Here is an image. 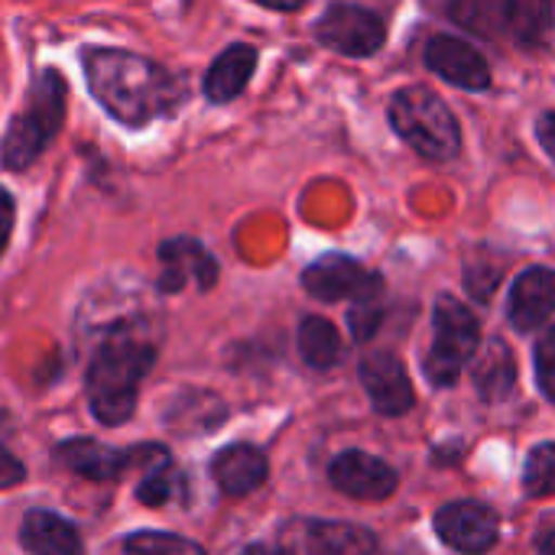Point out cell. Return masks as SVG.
Instances as JSON below:
<instances>
[{
	"label": "cell",
	"mask_w": 555,
	"mask_h": 555,
	"mask_svg": "<svg viewBox=\"0 0 555 555\" xmlns=\"http://www.w3.org/2000/svg\"><path fill=\"white\" fill-rule=\"evenodd\" d=\"M85 78L98 104L127 127H143L169 114L182 98L163 65L124 49H91L85 55Z\"/></svg>",
	"instance_id": "cell-1"
},
{
	"label": "cell",
	"mask_w": 555,
	"mask_h": 555,
	"mask_svg": "<svg viewBox=\"0 0 555 555\" xmlns=\"http://www.w3.org/2000/svg\"><path fill=\"white\" fill-rule=\"evenodd\" d=\"M156 361V351L146 338H140L133 328H111L101 341V348L91 358L88 367V403L98 423L117 426L133 416L137 393L143 377L150 374Z\"/></svg>",
	"instance_id": "cell-2"
},
{
	"label": "cell",
	"mask_w": 555,
	"mask_h": 555,
	"mask_svg": "<svg viewBox=\"0 0 555 555\" xmlns=\"http://www.w3.org/2000/svg\"><path fill=\"white\" fill-rule=\"evenodd\" d=\"M390 124L397 137L423 159L449 163L462 150V130L455 114L436 91L423 85L400 88L390 98Z\"/></svg>",
	"instance_id": "cell-3"
},
{
	"label": "cell",
	"mask_w": 555,
	"mask_h": 555,
	"mask_svg": "<svg viewBox=\"0 0 555 555\" xmlns=\"http://www.w3.org/2000/svg\"><path fill=\"white\" fill-rule=\"evenodd\" d=\"M65 117V81L59 72H42L29 94L26 107L10 120L3 143H0V163L7 169H26L39 159V153L52 143L55 130Z\"/></svg>",
	"instance_id": "cell-4"
},
{
	"label": "cell",
	"mask_w": 555,
	"mask_h": 555,
	"mask_svg": "<svg viewBox=\"0 0 555 555\" xmlns=\"http://www.w3.org/2000/svg\"><path fill=\"white\" fill-rule=\"evenodd\" d=\"M478 338H481L478 319L472 315V309L452 296H442L436 302V338H433V348L423 361L429 380L436 387L455 384L459 371L475 358Z\"/></svg>",
	"instance_id": "cell-5"
},
{
	"label": "cell",
	"mask_w": 555,
	"mask_h": 555,
	"mask_svg": "<svg viewBox=\"0 0 555 555\" xmlns=\"http://www.w3.org/2000/svg\"><path fill=\"white\" fill-rule=\"evenodd\" d=\"M59 462L65 468H72L75 475L88 478V481H114L120 478L127 468L140 465L143 472L150 468H159L169 462L166 449H156V446H140V449H111V446H101L94 439H72L65 446H59Z\"/></svg>",
	"instance_id": "cell-6"
},
{
	"label": "cell",
	"mask_w": 555,
	"mask_h": 555,
	"mask_svg": "<svg viewBox=\"0 0 555 555\" xmlns=\"http://www.w3.org/2000/svg\"><path fill=\"white\" fill-rule=\"evenodd\" d=\"M319 39L322 46L341 52V55H374L384 42H387V26L377 13L364 10V7H351V3H335L325 10V16L319 20Z\"/></svg>",
	"instance_id": "cell-7"
},
{
	"label": "cell",
	"mask_w": 555,
	"mask_h": 555,
	"mask_svg": "<svg viewBox=\"0 0 555 555\" xmlns=\"http://www.w3.org/2000/svg\"><path fill=\"white\" fill-rule=\"evenodd\" d=\"M302 286L322 299V302H338V299H374L380 293V280L374 273H367L358 260L332 254L315 260L306 273H302Z\"/></svg>",
	"instance_id": "cell-8"
},
{
	"label": "cell",
	"mask_w": 555,
	"mask_h": 555,
	"mask_svg": "<svg viewBox=\"0 0 555 555\" xmlns=\"http://www.w3.org/2000/svg\"><path fill=\"white\" fill-rule=\"evenodd\" d=\"M436 530L446 546L465 555L488 553L498 543V517L491 507H485L478 501L446 504L436 514Z\"/></svg>",
	"instance_id": "cell-9"
},
{
	"label": "cell",
	"mask_w": 555,
	"mask_h": 555,
	"mask_svg": "<svg viewBox=\"0 0 555 555\" xmlns=\"http://www.w3.org/2000/svg\"><path fill=\"white\" fill-rule=\"evenodd\" d=\"M426 65L439 78H446L449 85L465 88V91H485L491 85V68H488L485 55L455 36H433L426 42Z\"/></svg>",
	"instance_id": "cell-10"
},
{
	"label": "cell",
	"mask_w": 555,
	"mask_h": 555,
	"mask_svg": "<svg viewBox=\"0 0 555 555\" xmlns=\"http://www.w3.org/2000/svg\"><path fill=\"white\" fill-rule=\"evenodd\" d=\"M361 384L384 416H400L413 406V384L406 377V367L390 351H374L361 364Z\"/></svg>",
	"instance_id": "cell-11"
},
{
	"label": "cell",
	"mask_w": 555,
	"mask_h": 555,
	"mask_svg": "<svg viewBox=\"0 0 555 555\" xmlns=\"http://www.w3.org/2000/svg\"><path fill=\"white\" fill-rule=\"evenodd\" d=\"M332 485L354 501H384L397 491V472L364 452H345L332 462Z\"/></svg>",
	"instance_id": "cell-12"
},
{
	"label": "cell",
	"mask_w": 555,
	"mask_h": 555,
	"mask_svg": "<svg viewBox=\"0 0 555 555\" xmlns=\"http://www.w3.org/2000/svg\"><path fill=\"white\" fill-rule=\"evenodd\" d=\"M159 263H163L159 289H166V293H179L189 283H195L198 289H211L218 280L215 257L198 241H189V237L166 241L159 247Z\"/></svg>",
	"instance_id": "cell-13"
},
{
	"label": "cell",
	"mask_w": 555,
	"mask_h": 555,
	"mask_svg": "<svg viewBox=\"0 0 555 555\" xmlns=\"http://www.w3.org/2000/svg\"><path fill=\"white\" fill-rule=\"evenodd\" d=\"M555 312V273L550 267H530L517 276L507 302V315L514 328L533 332L543 322H550Z\"/></svg>",
	"instance_id": "cell-14"
},
{
	"label": "cell",
	"mask_w": 555,
	"mask_h": 555,
	"mask_svg": "<svg viewBox=\"0 0 555 555\" xmlns=\"http://www.w3.org/2000/svg\"><path fill=\"white\" fill-rule=\"evenodd\" d=\"M254 68H257V49H254V46H247V42L228 46V49L211 62V68H208V75H205V94H208V101H215V104L234 101V98L247 88Z\"/></svg>",
	"instance_id": "cell-15"
},
{
	"label": "cell",
	"mask_w": 555,
	"mask_h": 555,
	"mask_svg": "<svg viewBox=\"0 0 555 555\" xmlns=\"http://www.w3.org/2000/svg\"><path fill=\"white\" fill-rule=\"evenodd\" d=\"M211 475L218 481V488L231 498H244L250 491H257L267 478V459L260 449L254 446H228L218 452Z\"/></svg>",
	"instance_id": "cell-16"
},
{
	"label": "cell",
	"mask_w": 555,
	"mask_h": 555,
	"mask_svg": "<svg viewBox=\"0 0 555 555\" xmlns=\"http://www.w3.org/2000/svg\"><path fill=\"white\" fill-rule=\"evenodd\" d=\"M20 540L26 546L29 555H81V537L78 530L49 514V511H29L26 520H23V530H20Z\"/></svg>",
	"instance_id": "cell-17"
},
{
	"label": "cell",
	"mask_w": 555,
	"mask_h": 555,
	"mask_svg": "<svg viewBox=\"0 0 555 555\" xmlns=\"http://www.w3.org/2000/svg\"><path fill=\"white\" fill-rule=\"evenodd\" d=\"M517 384V364L504 341H488L485 351H478L475 361V387L488 403L504 400Z\"/></svg>",
	"instance_id": "cell-18"
},
{
	"label": "cell",
	"mask_w": 555,
	"mask_h": 555,
	"mask_svg": "<svg viewBox=\"0 0 555 555\" xmlns=\"http://www.w3.org/2000/svg\"><path fill=\"white\" fill-rule=\"evenodd\" d=\"M306 555H374V540L345 524H312L306 530Z\"/></svg>",
	"instance_id": "cell-19"
},
{
	"label": "cell",
	"mask_w": 555,
	"mask_h": 555,
	"mask_svg": "<svg viewBox=\"0 0 555 555\" xmlns=\"http://www.w3.org/2000/svg\"><path fill=\"white\" fill-rule=\"evenodd\" d=\"M507 33L524 46H540L553 29V0H507Z\"/></svg>",
	"instance_id": "cell-20"
},
{
	"label": "cell",
	"mask_w": 555,
	"mask_h": 555,
	"mask_svg": "<svg viewBox=\"0 0 555 555\" xmlns=\"http://www.w3.org/2000/svg\"><path fill=\"white\" fill-rule=\"evenodd\" d=\"M299 351H302L306 364L325 371V367H332L341 358V335H338V328L328 319L309 315L299 325Z\"/></svg>",
	"instance_id": "cell-21"
},
{
	"label": "cell",
	"mask_w": 555,
	"mask_h": 555,
	"mask_svg": "<svg viewBox=\"0 0 555 555\" xmlns=\"http://www.w3.org/2000/svg\"><path fill=\"white\" fill-rule=\"evenodd\" d=\"M507 0H452L449 13L459 26L478 36H498L507 29Z\"/></svg>",
	"instance_id": "cell-22"
},
{
	"label": "cell",
	"mask_w": 555,
	"mask_h": 555,
	"mask_svg": "<svg viewBox=\"0 0 555 555\" xmlns=\"http://www.w3.org/2000/svg\"><path fill=\"white\" fill-rule=\"evenodd\" d=\"M127 555H205V550L192 540H182L176 533L159 530H140L124 543Z\"/></svg>",
	"instance_id": "cell-23"
},
{
	"label": "cell",
	"mask_w": 555,
	"mask_h": 555,
	"mask_svg": "<svg viewBox=\"0 0 555 555\" xmlns=\"http://www.w3.org/2000/svg\"><path fill=\"white\" fill-rule=\"evenodd\" d=\"M530 498H553L555 494V446H537L527 459L524 475Z\"/></svg>",
	"instance_id": "cell-24"
},
{
	"label": "cell",
	"mask_w": 555,
	"mask_h": 555,
	"mask_svg": "<svg viewBox=\"0 0 555 555\" xmlns=\"http://www.w3.org/2000/svg\"><path fill=\"white\" fill-rule=\"evenodd\" d=\"M137 498H140L146 507H163L166 501L176 498V475H172L169 462L159 465V468L143 472V481H140V488H137Z\"/></svg>",
	"instance_id": "cell-25"
},
{
	"label": "cell",
	"mask_w": 555,
	"mask_h": 555,
	"mask_svg": "<svg viewBox=\"0 0 555 555\" xmlns=\"http://www.w3.org/2000/svg\"><path fill=\"white\" fill-rule=\"evenodd\" d=\"M537 377H540L543 393L555 400V328H550L537 341Z\"/></svg>",
	"instance_id": "cell-26"
},
{
	"label": "cell",
	"mask_w": 555,
	"mask_h": 555,
	"mask_svg": "<svg viewBox=\"0 0 555 555\" xmlns=\"http://www.w3.org/2000/svg\"><path fill=\"white\" fill-rule=\"evenodd\" d=\"M351 332H354V338L358 341H367L374 332H377V325H380V309L374 306V299H364V302H354V309H351Z\"/></svg>",
	"instance_id": "cell-27"
},
{
	"label": "cell",
	"mask_w": 555,
	"mask_h": 555,
	"mask_svg": "<svg viewBox=\"0 0 555 555\" xmlns=\"http://www.w3.org/2000/svg\"><path fill=\"white\" fill-rule=\"evenodd\" d=\"M26 478V468H23V462L20 459H13L3 446H0V491H10V488H16L20 481Z\"/></svg>",
	"instance_id": "cell-28"
},
{
	"label": "cell",
	"mask_w": 555,
	"mask_h": 555,
	"mask_svg": "<svg viewBox=\"0 0 555 555\" xmlns=\"http://www.w3.org/2000/svg\"><path fill=\"white\" fill-rule=\"evenodd\" d=\"M13 218H16L13 198H10V192H7V189H0V254H3V250H7V244H10Z\"/></svg>",
	"instance_id": "cell-29"
},
{
	"label": "cell",
	"mask_w": 555,
	"mask_h": 555,
	"mask_svg": "<svg viewBox=\"0 0 555 555\" xmlns=\"http://www.w3.org/2000/svg\"><path fill=\"white\" fill-rule=\"evenodd\" d=\"M537 137H540L543 150L550 153V159L555 163V111H550V114H543V117H540V124H537Z\"/></svg>",
	"instance_id": "cell-30"
},
{
	"label": "cell",
	"mask_w": 555,
	"mask_h": 555,
	"mask_svg": "<svg viewBox=\"0 0 555 555\" xmlns=\"http://www.w3.org/2000/svg\"><path fill=\"white\" fill-rule=\"evenodd\" d=\"M254 3H260V7H267V10H280V13H293V10H299L306 0H254Z\"/></svg>",
	"instance_id": "cell-31"
},
{
	"label": "cell",
	"mask_w": 555,
	"mask_h": 555,
	"mask_svg": "<svg viewBox=\"0 0 555 555\" xmlns=\"http://www.w3.org/2000/svg\"><path fill=\"white\" fill-rule=\"evenodd\" d=\"M540 553L555 555V530H553V533H546V537L540 540Z\"/></svg>",
	"instance_id": "cell-32"
},
{
	"label": "cell",
	"mask_w": 555,
	"mask_h": 555,
	"mask_svg": "<svg viewBox=\"0 0 555 555\" xmlns=\"http://www.w3.org/2000/svg\"><path fill=\"white\" fill-rule=\"evenodd\" d=\"M241 555H280L276 550H267V546H250V550H244Z\"/></svg>",
	"instance_id": "cell-33"
}]
</instances>
